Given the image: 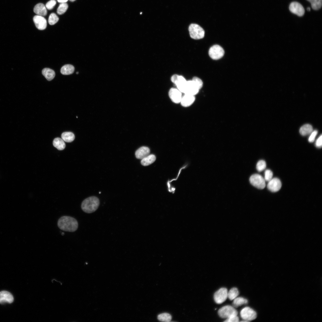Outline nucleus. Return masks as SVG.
Masks as SVG:
<instances>
[{
    "label": "nucleus",
    "instance_id": "obj_1",
    "mask_svg": "<svg viewBox=\"0 0 322 322\" xmlns=\"http://www.w3.org/2000/svg\"><path fill=\"white\" fill-rule=\"evenodd\" d=\"M57 225L61 230L69 232L76 231L78 225L76 219L68 216H63L60 218L58 220Z\"/></svg>",
    "mask_w": 322,
    "mask_h": 322
},
{
    "label": "nucleus",
    "instance_id": "obj_2",
    "mask_svg": "<svg viewBox=\"0 0 322 322\" xmlns=\"http://www.w3.org/2000/svg\"><path fill=\"white\" fill-rule=\"evenodd\" d=\"M99 205V199L95 196H91L83 201L81 204V208L84 212L90 213L95 211Z\"/></svg>",
    "mask_w": 322,
    "mask_h": 322
},
{
    "label": "nucleus",
    "instance_id": "obj_3",
    "mask_svg": "<svg viewBox=\"0 0 322 322\" xmlns=\"http://www.w3.org/2000/svg\"><path fill=\"white\" fill-rule=\"evenodd\" d=\"M190 37L194 39L203 38L205 35V31L200 26L195 24H190L188 28Z\"/></svg>",
    "mask_w": 322,
    "mask_h": 322
},
{
    "label": "nucleus",
    "instance_id": "obj_4",
    "mask_svg": "<svg viewBox=\"0 0 322 322\" xmlns=\"http://www.w3.org/2000/svg\"><path fill=\"white\" fill-rule=\"evenodd\" d=\"M218 314L221 318H227L233 316L237 315L238 312L233 306L226 305L220 309Z\"/></svg>",
    "mask_w": 322,
    "mask_h": 322
},
{
    "label": "nucleus",
    "instance_id": "obj_5",
    "mask_svg": "<svg viewBox=\"0 0 322 322\" xmlns=\"http://www.w3.org/2000/svg\"><path fill=\"white\" fill-rule=\"evenodd\" d=\"M249 181L253 186L257 188L263 189L265 187V181L264 178L259 174L252 175L250 177Z\"/></svg>",
    "mask_w": 322,
    "mask_h": 322
},
{
    "label": "nucleus",
    "instance_id": "obj_6",
    "mask_svg": "<svg viewBox=\"0 0 322 322\" xmlns=\"http://www.w3.org/2000/svg\"><path fill=\"white\" fill-rule=\"evenodd\" d=\"M225 52L223 48L218 45H215L210 48L208 53L210 57L213 59L218 60L224 55Z\"/></svg>",
    "mask_w": 322,
    "mask_h": 322
},
{
    "label": "nucleus",
    "instance_id": "obj_7",
    "mask_svg": "<svg viewBox=\"0 0 322 322\" xmlns=\"http://www.w3.org/2000/svg\"><path fill=\"white\" fill-rule=\"evenodd\" d=\"M240 314L243 320L248 322L254 320L257 317L256 312L248 306L242 309L240 312Z\"/></svg>",
    "mask_w": 322,
    "mask_h": 322
},
{
    "label": "nucleus",
    "instance_id": "obj_8",
    "mask_svg": "<svg viewBox=\"0 0 322 322\" xmlns=\"http://www.w3.org/2000/svg\"><path fill=\"white\" fill-rule=\"evenodd\" d=\"M171 81L177 86V89L184 93L187 80L182 76L175 74L171 78Z\"/></svg>",
    "mask_w": 322,
    "mask_h": 322
},
{
    "label": "nucleus",
    "instance_id": "obj_9",
    "mask_svg": "<svg viewBox=\"0 0 322 322\" xmlns=\"http://www.w3.org/2000/svg\"><path fill=\"white\" fill-rule=\"evenodd\" d=\"M227 290L222 287L216 291L214 295L215 301L217 304H221L224 302L227 298Z\"/></svg>",
    "mask_w": 322,
    "mask_h": 322
},
{
    "label": "nucleus",
    "instance_id": "obj_10",
    "mask_svg": "<svg viewBox=\"0 0 322 322\" xmlns=\"http://www.w3.org/2000/svg\"><path fill=\"white\" fill-rule=\"evenodd\" d=\"M290 12L299 16H302L304 13V9L303 6L297 2H292L289 6Z\"/></svg>",
    "mask_w": 322,
    "mask_h": 322
},
{
    "label": "nucleus",
    "instance_id": "obj_11",
    "mask_svg": "<svg viewBox=\"0 0 322 322\" xmlns=\"http://www.w3.org/2000/svg\"><path fill=\"white\" fill-rule=\"evenodd\" d=\"M199 89L192 80L187 81L184 93L193 95L197 94Z\"/></svg>",
    "mask_w": 322,
    "mask_h": 322
},
{
    "label": "nucleus",
    "instance_id": "obj_12",
    "mask_svg": "<svg viewBox=\"0 0 322 322\" xmlns=\"http://www.w3.org/2000/svg\"><path fill=\"white\" fill-rule=\"evenodd\" d=\"M281 183L280 180L277 178H272L268 182L267 185L268 189L271 191L276 192L281 189Z\"/></svg>",
    "mask_w": 322,
    "mask_h": 322
},
{
    "label": "nucleus",
    "instance_id": "obj_13",
    "mask_svg": "<svg viewBox=\"0 0 322 322\" xmlns=\"http://www.w3.org/2000/svg\"><path fill=\"white\" fill-rule=\"evenodd\" d=\"M169 95L171 100L174 103H180L182 98V92L177 89L171 88L169 92Z\"/></svg>",
    "mask_w": 322,
    "mask_h": 322
},
{
    "label": "nucleus",
    "instance_id": "obj_14",
    "mask_svg": "<svg viewBox=\"0 0 322 322\" xmlns=\"http://www.w3.org/2000/svg\"><path fill=\"white\" fill-rule=\"evenodd\" d=\"M33 21L36 27L38 30H43L46 28L47 21L43 16L36 15L33 17Z\"/></svg>",
    "mask_w": 322,
    "mask_h": 322
},
{
    "label": "nucleus",
    "instance_id": "obj_15",
    "mask_svg": "<svg viewBox=\"0 0 322 322\" xmlns=\"http://www.w3.org/2000/svg\"><path fill=\"white\" fill-rule=\"evenodd\" d=\"M194 95L184 94L182 96L180 102L181 105L185 107L190 106L195 100Z\"/></svg>",
    "mask_w": 322,
    "mask_h": 322
},
{
    "label": "nucleus",
    "instance_id": "obj_16",
    "mask_svg": "<svg viewBox=\"0 0 322 322\" xmlns=\"http://www.w3.org/2000/svg\"><path fill=\"white\" fill-rule=\"evenodd\" d=\"M14 298L13 295L10 292L3 291L0 292V303H11L13 302Z\"/></svg>",
    "mask_w": 322,
    "mask_h": 322
},
{
    "label": "nucleus",
    "instance_id": "obj_17",
    "mask_svg": "<svg viewBox=\"0 0 322 322\" xmlns=\"http://www.w3.org/2000/svg\"><path fill=\"white\" fill-rule=\"evenodd\" d=\"M150 153V150L148 147L142 146L136 150L135 155L137 158L142 159L149 155Z\"/></svg>",
    "mask_w": 322,
    "mask_h": 322
},
{
    "label": "nucleus",
    "instance_id": "obj_18",
    "mask_svg": "<svg viewBox=\"0 0 322 322\" xmlns=\"http://www.w3.org/2000/svg\"><path fill=\"white\" fill-rule=\"evenodd\" d=\"M34 12L37 15L45 16L47 14L46 6L42 3H39L36 5L34 8Z\"/></svg>",
    "mask_w": 322,
    "mask_h": 322
},
{
    "label": "nucleus",
    "instance_id": "obj_19",
    "mask_svg": "<svg viewBox=\"0 0 322 322\" xmlns=\"http://www.w3.org/2000/svg\"><path fill=\"white\" fill-rule=\"evenodd\" d=\"M42 74L49 81L52 80L55 75V73L54 71L49 68L44 69L42 70Z\"/></svg>",
    "mask_w": 322,
    "mask_h": 322
},
{
    "label": "nucleus",
    "instance_id": "obj_20",
    "mask_svg": "<svg viewBox=\"0 0 322 322\" xmlns=\"http://www.w3.org/2000/svg\"><path fill=\"white\" fill-rule=\"evenodd\" d=\"M53 146L59 150L64 149L66 146L64 141L62 139L57 137L54 139L53 142Z\"/></svg>",
    "mask_w": 322,
    "mask_h": 322
},
{
    "label": "nucleus",
    "instance_id": "obj_21",
    "mask_svg": "<svg viewBox=\"0 0 322 322\" xmlns=\"http://www.w3.org/2000/svg\"><path fill=\"white\" fill-rule=\"evenodd\" d=\"M155 156L153 154L149 155L142 159L141 160V164L144 166L148 165L153 163L156 160Z\"/></svg>",
    "mask_w": 322,
    "mask_h": 322
},
{
    "label": "nucleus",
    "instance_id": "obj_22",
    "mask_svg": "<svg viewBox=\"0 0 322 322\" xmlns=\"http://www.w3.org/2000/svg\"><path fill=\"white\" fill-rule=\"evenodd\" d=\"M74 70L75 68L71 64H66L61 67V72L64 75H69L73 73Z\"/></svg>",
    "mask_w": 322,
    "mask_h": 322
},
{
    "label": "nucleus",
    "instance_id": "obj_23",
    "mask_svg": "<svg viewBox=\"0 0 322 322\" xmlns=\"http://www.w3.org/2000/svg\"><path fill=\"white\" fill-rule=\"evenodd\" d=\"M312 126L309 124H306L303 126L300 129L299 132L303 136H306L311 133L312 131Z\"/></svg>",
    "mask_w": 322,
    "mask_h": 322
},
{
    "label": "nucleus",
    "instance_id": "obj_24",
    "mask_svg": "<svg viewBox=\"0 0 322 322\" xmlns=\"http://www.w3.org/2000/svg\"><path fill=\"white\" fill-rule=\"evenodd\" d=\"M61 138L66 142L70 143L73 141L75 138V135L71 132H65L62 133Z\"/></svg>",
    "mask_w": 322,
    "mask_h": 322
},
{
    "label": "nucleus",
    "instance_id": "obj_25",
    "mask_svg": "<svg viewBox=\"0 0 322 322\" xmlns=\"http://www.w3.org/2000/svg\"><path fill=\"white\" fill-rule=\"evenodd\" d=\"M248 303V300L242 297H236L235 298L233 302L234 307H237L244 304H246Z\"/></svg>",
    "mask_w": 322,
    "mask_h": 322
},
{
    "label": "nucleus",
    "instance_id": "obj_26",
    "mask_svg": "<svg viewBox=\"0 0 322 322\" xmlns=\"http://www.w3.org/2000/svg\"><path fill=\"white\" fill-rule=\"evenodd\" d=\"M239 294V291L237 288H232L227 292V298L230 300H233L237 297Z\"/></svg>",
    "mask_w": 322,
    "mask_h": 322
},
{
    "label": "nucleus",
    "instance_id": "obj_27",
    "mask_svg": "<svg viewBox=\"0 0 322 322\" xmlns=\"http://www.w3.org/2000/svg\"><path fill=\"white\" fill-rule=\"evenodd\" d=\"M157 318L160 321L167 322L171 321L172 317L170 314L167 313H163L159 315Z\"/></svg>",
    "mask_w": 322,
    "mask_h": 322
},
{
    "label": "nucleus",
    "instance_id": "obj_28",
    "mask_svg": "<svg viewBox=\"0 0 322 322\" xmlns=\"http://www.w3.org/2000/svg\"><path fill=\"white\" fill-rule=\"evenodd\" d=\"M311 4L312 8L317 10L320 9L322 6V0H307Z\"/></svg>",
    "mask_w": 322,
    "mask_h": 322
},
{
    "label": "nucleus",
    "instance_id": "obj_29",
    "mask_svg": "<svg viewBox=\"0 0 322 322\" xmlns=\"http://www.w3.org/2000/svg\"><path fill=\"white\" fill-rule=\"evenodd\" d=\"M68 6L67 3H61L57 9V12L59 15H62L67 10Z\"/></svg>",
    "mask_w": 322,
    "mask_h": 322
},
{
    "label": "nucleus",
    "instance_id": "obj_30",
    "mask_svg": "<svg viewBox=\"0 0 322 322\" xmlns=\"http://www.w3.org/2000/svg\"><path fill=\"white\" fill-rule=\"evenodd\" d=\"M59 18L55 13H51L49 17L48 22L50 25H53L56 24L58 21Z\"/></svg>",
    "mask_w": 322,
    "mask_h": 322
},
{
    "label": "nucleus",
    "instance_id": "obj_31",
    "mask_svg": "<svg viewBox=\"0 0 322 322\" xmlns=\"http://www.w3.org/2000/svg\"><path fill=\"white\" fill-rule=\"evenodd\" d=\"M266 167L265 162L263 160L259 161L257 163L256 168L259 172H261L264 170Z\"/></svg>",
    "mask_w": 322,
    "mask_h": 322
},
{
    "label": "nucleus",
    "instance_id": "obj_32",
    "mask_svg": "<svg viewBox=\"0 0 322 322\" xmlns=\"http://www.w3.org/2000/svg\"><path fill=\"white\" fill-rule=\"evenodd\" d=\"M273 173L271 171L267 169L264 172V179L265 181L269 182L273 178Z\"/></svg>",
    "mask_w": 322,
    "mask_h": 322
},
{
    "label": "nucleus",
    "instance_id": "obj_33",
    "mask_svg": "<svg viewBox=\"0 0 322 322\" xmlns=\"http://www.w3.org/2000/svg\"><path fill=\"white\" fill-rule=\"evenodd\" d=\"M192 80L199 90L202 88L203 83L202 80L200 79L198 77H194Z\"/></svg>",
    "mask_w": 322,
    "mask_h": 322
},
{
    "label": "nucleus",
    "instance_id": "obj_34",
    "mask_svg": "<svg viewBox=\"0 0 322 322\" xmlns=\"http://www.w3.org/2000/svg\"><path fill=\"white\" fill-rule=\"evenodd\" d=\"M56 3L55 0H50L46 3L45 6L48 10H51L53 8Z\"/></svg>",
    "mask_w": 322,
    "mask_h": 322
},
{
    "label": "nucleus",
    "instance_id": "obj_35",
    "mask_svg": "<svg viewBox=\"0 0 322 322\" xmlns=\"http://www.w3.org/2000/svg\"><path fill=\"white\" fill-rule=\"evenodd\" d=\"M239 321V318L237 315L233 316L227 318L224 321L226 322H237Z\"/></svg>",
    "mask_w": 322,
    "mask_h": 322
},
{
    "label": "nucleus",
    "instance_id": "obj_36",
    "mask_svg": "<svg viewBox=\"0 0 322 322\" xmlns=\"http://www.w3.org/2000/svg\"><path fill=\"white\" fill-rule=\"evenodd\" d=\"M317 133L318 131L316 130L312 132L308 139V141L309 142L312 143L314 142Z\"/></svg>",
    "mask_w": 322,
    "mask_h": 322
},
{
    "label": "nucleus",
    "instance_id": "obj_37",
    "mask_svg": "<svg viewBox=\"0 0 322 322\" xmlns=\"http://www.w3.org/2000/svg\"><path fill=\"white\" fill-rule=\"evenodd\" d=\"M322 135H321L317 139L316 143L315 145L318 148H321L322 145Z\"/></svg>",
    "mask_w": 322,
    "mask_h": 322
},
{
    "label": "nucleus",
    "instance_id": "obj_38",
    "mask_svg": "<svg viewBox=\"0 0 322 322\" xmlns=\"http://www.w3.org/2000/svg\"><path fill=\"white\" fill-rule=\"evenodd\" d=\"M68 0H57V1L59 3H65Z\"/></svg>",
    "mask_w": 322,
    "mask_h": 322
},
{
    "label": "nucleus",
    "instance_id": "obj_39",
    "mask_svg": "<svg viewBox=\"0 0 322 322\" xmlns=\"http://www.w3.org/2000/svg\"><path fill=\"white\" fill-rule=\"evenodd\" d=\"M307 10L308 11H310V8L309 7H308L307 8Z\"/></svg>",
    "mask_w": 322,
    "mask_h": 322
},
{
    "label": "nucleus",
    "instance_id": "obj_40",
    "mask_svg": "<svg viewBox=\"0 0 322 322\" xmlns=\"http://www.w3.org/2000/svg\"><path fill=\"white\" fill-rule=\"evenodd\" d=\"M69 0L70 1H71L72 2V1H75V0Z\"/></svg>",
    "mask_w": 322,
    "mask_h": 322
},
{
    "label": "nucleus",
    "instance_id": "obj_41",
    "mask_svg": "<svg viewBox=\"0 0 322 322\" xmlns=\"http://www.w3.org/2000/svg\"><path fill=\"white\" fill-rule=\"evenodd\" d=\"M64 233H61V235H64Z\"/></svg>",
    "mask_w": 322,
    "mask_h": 322
},
{
    "label": "nucleus",
    "instance_id": "obj_42",
    "mask_svg": "<svg viewBox=\"0 0 322 322\" xmlns=\"http://www.w3.org/2000/svg\"><path fill=\"white\" fill-rule=\"evenodd\" d=\"M76 73V74H78V72H77Z\"/></svg>",
    "mask_w": 322,
    "mask_h": 322
}]
</instances>
